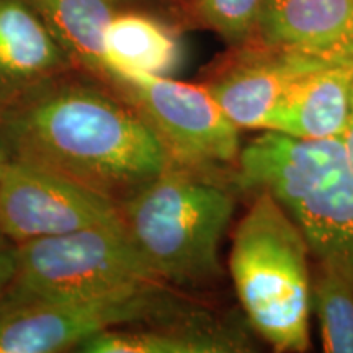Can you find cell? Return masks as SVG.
Wrapping results in <instances>:
<instances>
[{
    "instance_id": "12",
    "label": "cell",
    "mask_w": 353,
    "mask_h": 353,
    "mask_svg": "<svg viewBox=\"0 0 353 353\" xmlns=\"http://www.w3.org/2000/svg\"><path fill=\"white\" fill-rule=\"evenodd\" d=\"M87 353H234L250 350L239 330L216 321H167L144 329H110L79 347Z\"/></svg>"
},
{
    "instance_id": "8",
    "label": "cell",
    "mask_w": 353,
    "mask_h": 353,
    "mask_svg": "<svg viewBox=\"0 0 353 353\" xmlns=\"http://www.w3.org/2000/svg\"><path fill=\"white\" fill-rule=\"evenodd\" d=\"M120 221V205L85 185L13 159L3 167L0 232L15 245Z\"/></svg>"
},
{
    "instance_id": "3",
    "label": "cell",
    "mask_w": 353,
    "mask_h": 353,
    "mask_svg": "<svg viewBox=\"0 0 353 353\" xmlns=\"http://www.w3.org/2000/svg\"><path fill=\"white\" fill-rule=\"evenodd\" d=\"M236 200L206 174L172 164L120 205L136 250L162 283L208 286L223 275L221 244Z\"/></svg>"
},
{
    "instance_id": "13",
    "label": "cell",
    "mask_w": 353,
    "mask_h": 353,
    "mask_svg": "<svg viewBox=\"0 0 353 353\" xmlns=\"http://www.w3.org/2000/svg\"><path fill=\"white\" fill-rule=\"evenodd\" d=\"M64 48L37 10L21 0H0V82L25 85L64 63Z\"/></svg>"
},
{
    "instance_id": "18",
    "label": "cell",
    "mask_w": 353,
    "mask_h": 353,
    "mask_svg": "<svg viewBox=\"0 0 353 353\" xmlns=\"http://www.w3.org/2000/svg\"><path fill=\"white\" fill-rule=\"evenodd\" d=\"M17 267V245L0 232V294L12 283Z\"/></svg>"
},
{
    "instance_id": "17",
    "label": "cell",
    "mask_w": 353,
    "mask_h": 353,
    "mask_svg": "<svg viewBox=\"0 0 353 353\" xmlns=\"http://www.w3.org/2000/svg\"><path fill=\"white\" fill-rule=\"evenodd\" d=\"M263 7L265 0H195L198 19L236 48L252 41Z\"/></svg>"
},
{
    "instance_id": "19",
    "label": "cell",
    "mask_w": 353,
    "mask_h": 353,
    "mask_svg": "<svg viewBox=\"0 0 353 353\" xmlns=\"http://www.w3.org/2000/svg\"><path fill=\"white\" fill-rule=\"evenodd\" d=\"M343 138H345V143L348 145V151H350V157H352V162H353V114H352L350 125H348V130H347Z\"/></svg>"
},
{
    "instance_id": "6",
    "label": "cell",
    "mask_w": 353,
    "mask_h": 353,
    "mask_svg": "<svg viewBox=\"0 0 353 353\" xmlns=\"http://www.w3.org/2000/svg\"><path fill=\"white\" fill-rule=\"evenodd\" d=\"M167 286L103 298L39 299L0 294V353H54L110 329L179 316Z\"/></svg>"
},
{
    "instance_id": "4",
    "label": "cell",
    "mask_w": 353,
    "mask_h": 353,
    "mask_svg": "<svg viewBox=\"0 0 353 353\" xmlns=\"http://www.w3.org/2000/svg\"><path fill=\"white\" fill-rule=\"evenodd\" d=\"M309 255L306 237L283 206L268 192H255L237 223L229 273L249 324L276 352H306L311 343Z\"/></svg>"
},
{
    "instance_id": "5",
    "label": "cell",
    "mask_w": 353,
    "mask_h": 353,
    "mask_svg": "<svg viewBox=\"0 0 353 353\" xmlns=\"http://www.w3.org/2000/svg\"><path fill=\"white\" fill-rule=\"evenodd\" d=\"M156 286L167 285L148 267L120 221L19 244L15 275L3 293L88 299Z\"/></svg>"
},
{
    "instance_id": "2",
    "label": "cell",
    "mask_w": 353,
    "mask_h": 353,
    "mask_svg": "<svg viewBox=\"0 0 353 353\" xmlns=\"http://www.w3.org/2000/svg\"><path fill=\"white\" fill-rule=\"evenodd\" d=\"M236 185L270 193L317 260L342 265L353 275V162L345 138L301 139L262 131L241 149Z\"/></svg>"
},
{
    "instance_id": "11",
    "label": "cell",
    "mask_w": 353,
    "mask_h": 353,
    "mask_svg": "<svg viewBox=\"0 0 353 353\" xmlns=\"http://www.w3.org/2000/svg\"><path fill=\"white\" fill-rule=\"evenodd\" d=\"M353 114V64L330 63L294 81L263 131L301 139L343 138Z\"/></svg>"
},
{
    "instance_id": "15",
    "label": "cell",
    "mask_w": 353,
    "mask_h": 353,
    "mask_svg": "<svg viewBox=\"0 0 353 353\" xmlns=\"http://www.w3.org/2000/svg\"><path fill=\"white\" fill-rule=\"evenodd\" d=\"M64 51L85 68L107 76L103 34L114 15L110 0H28Z\"/></svg>"
},
{
    "instance_id": "1",
    "label": "cell",
    "mask_w": 353,
    "mask_h": 353,
    "mask_svg": "<svg viewBox=\"0 0 353 353\" xmlns=\"http://www.w3.org/2000/svg\"><path fill=\"white\" fill-rule=\"evenodd\" d=\"M8 159L68 176L117 201L174 164L156 131L134 108L99 90H39L3 114Z\"/></svg>"
},
{
    "instance_id": "7",
    "label": "cell",
    "mask_w": 353,
    "mask_h": 353,
    "mask_svg": "<svg viewBox=\"0 0 353 353\" xmlns=\"http://www.w3.org/2000/svg\"><path fill=\"white\" fill-rule=\"evenodd\" d=\"M130 105L156 131L175 165L201 172L237 164L239 128L229 120L206 87L169 76H114Z\"/></svg>"
},
{
    "instance_id": "14",
    "label": "cell",
    "mask_w": 353,
    "mask_h": 353,
    "mask_svg": "<svg viewBox=\"0 0 353 353\" xmlns=\"http://www.w3.org/2000/svg\"><path fill=\"white\" fill-rule=\"evenodd\" d=\"M182 59L179 38L169 26L141 13L113 15L103 34L107 76H169Z\"/></svg>"
},
{
    "instance_id": "9",
    "label": "cell",
    "mask_w": 353,
    "mask_h": 353,
    "mask_svg": "<svg viewBox=\"0 0 353 353\" xmlns=\"http://www.w3.org/2000/svg\"><path fill=\"white\" fill-rule=\"evenodd\" d=\"M334 61L259 43L237 46L229 64L206 88L237 128L262 130L294 81ZM348 64V63H347Z\"/></svg>"
},
{
    "instance_id": "10",
    "label": "cell",
    "mask_w": 353,
    "mask_h": 353,
    "mask_svg": "<svg viewBox=\"0 0 353 353\" xmlns=\"http://www.w3.org/2000/svg\"><path fill=\"white\" fill-rule=\"evenodd\" d=\"M249 43L353 64V0H265Z\"/></svg>"
},
{
    "instance_id": "20",
    "label": "cell",
    "mask_w": 353,
    "mask_h": 353,
    "mask_svg": "<svg viewBox=\"0 0 353 353\" xmlns=\"http://www.w3.org/2000/svg\"><path fill=\"white\" fill-rule=\"evenodd\" d=\"M7 161H8V156H7L6 149H3L2 143H0V175H2V170H3V167H6Z\"/></svg>"
},
{
    "instance_id": "16",
    "label": "cell",
    "mask_w": 353,
    "mask_h": 353,
    "mask_svg": "<svg viewBox=\"0 0 353 353\" xmlns=\"http://www.w3.org/2000/svg\"><path fill=\"white\" fill-rule=\"evenodd\" d=\"M311 311L324 352L353 353V275L347 268L317 260L311 278Z\"/></svg>"
}]
</instances>
